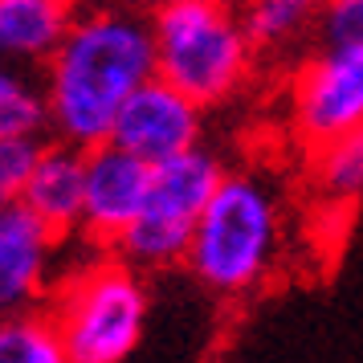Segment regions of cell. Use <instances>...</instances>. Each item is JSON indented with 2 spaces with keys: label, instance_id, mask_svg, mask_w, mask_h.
<instances>
[{
  "label": "cell",
  "instance_id": "cell-1",
  "mask_svg": "<svg viewBox=\"0 0 363 363\" xmlns=\"http://www.w3.org/2000/svg\"><path fill=\"white\" fill-rule=\"evenodd\" d=\"M45 127L69 147L111 143L118 111L155 78V45L143 9H82L45 62Z\"/></svg>",
  "mask_w": 363,
  "mask_h": 363
},
{
  "label": "cell",
  "instance_id": "cell-2",
  "mask_svg": "<svg viewBox=\"0 0 363 363\" xmlns=\"http://www.w3.org/2000/svg\"><path fill=\"white\" fill-rule=\"evenodd\" d=\"M286 249V200L257 167H229L200 213L188 274L216 298H245L274 278Z\"/></svg>",
  "mask_w": 363,
  "mask_h": 363
},
{
  "label": "cell",
  "instance_id": "cell-3",
  "mask_svg": "<svg viewBox=\"0 0 363 363\" xmlns=\"http://www.w3.org/2000/svg\"><path fill=\"white\" fill-rule=\"evenodd\" d=\"M155 78L204 111L233 102L257 74V50L237 9L213 0H155L147 9Z\"/></svg>",
  "mask_w": 363,
  "mask_h": 363
},
{
  "label": "cell",
  "instance_id": "cell-4",
  "mask_svg": "<svg viewBox=\"0 0 363 363\" xmlns=\"http://www.w3.org/2000/svg\"><path fill=\"white\" fill-rule=\"evenodd\" d=\"M147 281L118 253H94L66 269L50 294V318L69 363H127L147 330Z\"/></svg>",
  "mask_w": 363,
  "mask_h": 363
},
{
  "label": "cell",
  "instance_id": "cell-5",
  "mask_svg": "<svg viewBox=\"0 0 363 363\" xmlns=\"http://www.w3.org/2000/svg\"><path fill=\"white\" fill-rule=\"evenodd\" d=\"M225 160L213 147H192L184 155H172L164 164L151 167V188L143 200V213L135 216V225L123 233L111 253H118L127 265L139 274L151 269H172L184 265L192 233H196L200 213L208 208L216 184L225 180Z\"/></svg>",
  "mask_w": 363,
  "mask_h": 363
},
{
  "label": "cell",
  "instance_id": "cell-6",
  "mask_svg": "<svg viewBox=\"0 0 363 363\" xmlns=\"http://www.w3.org/2000/svg\"><path fill=\"white\" fill-rule=\"evenodd\" d=\"M290 131L306 151H318L363 127V45L311 50L290 74L286 94Z\"/></svg>",
  "mask_w": 363,
  "mask_h": 363
},
{
  "label": "cell",
  "instance_id": "cell-7",
  "mask_svg": "<svg viewBox=\"0 0 363 363\" xmlns=\"http://www.w3.org/2000/svg\"><path fill=\"white\" fill-rule=\"evenodd\" d=\"M62 241L66 237L37 220L25 204L0 208V318L41 311V302H50L62 278Z\"/></svg>",
  "mask_w": 363,
  "mask_h": 363
},
{
  "label": "cell",
  "instance_id": "cell-8",
  "mask_svg": "<svg viewBox=\"0 0 363 363\" xmlns=\"http://www.w3.org/2000/svg\"><path fill=\"white\" fill-rule=\"evenodd\" d=\"M111 143L155 167L204 143V106L167 86L164 78H151L118 111Z\"/></svg>",
  "mask_w": 363,
  "mask_h": 363
},
{
  "label": "cell",
  "instance_id": "cell-9",
  "mask_svg": "<svg viewBox=\"0 0 363 363\" xmlns=\"http://www.w3.org/2000/svg\"><path fill=\"white\" fill-rule=\"evenodd\" d=\"M151 188V164L123 151L118 143H99L86 151V192H82V233L94 249H115L123 233L143 213Z\"/></svg>",
  "mask_w": 363,
  "mask_h": 363
},
{
  "label": "cell",
  "instance_id": "cell-10",
  "mask_svg": "<svg viewBox=\"0 0 363 363\" xmlns=\"http://www.w3.org/2000/svg\"><path fill=\"white\" fill-rule=\"evenodd\" d=\"M82 192H86V151L69 147V143H41L25 196L21 204L45 220L57 237H69L82 225Z\"/></svg>",
  "mask_w": 363,
  "mask_h": 363
},
{
  "label": "cell",
  "instance_id": "cell-11",
  "mask_svg": "<svg viewBox=\"0 0 363 363\" xmlns=\"http://www.w3.org/2000/svg\"><path fill=\"white\" fill-rule=\"evenodd\" d=\"M74 0H0V62L45 66L78 21Z\"/></svg>",
  "mask_w": 363,
  "mask_h": 363
},
{
  "label": "cell",
  "instance_id": "cell-12",
  "mask_svg": "<svg viewBox=\"0 0 363 363\" xmlns=\"http://www.w3.org/2000/svg\"><path fill=\"white\" fill-rule=\"evenodd\" d=\"M323 0H249L241 9L245 33L257 57H286L318 37Z\"/></svg>",
  "mask_w": 363,
  "mask_h": 363
},
{
  "label": "cell",
  "instance_id": "cell-13",
  "mask_svg": "<svg viewBox=\"0 0 363 363\" xmlns=\"http://www.w3.org/2000/svg\"><path fill=\"white\" fill-rule=\"evenodd\" d=\"M311 180L314 192L335 208L363 200V127L311 151Z\"/></svg>",
  "mask_w": 363,
  "mask_h": 363
},
{
  "label": "cell",
  "instance_id": "cell-14",
  "mask_svg": "<svg viewBox=\"0 0 363 363\" xmlns=\"http://www.w3.org/2000/svg\"><path fill=\"white\" fill-rule=\"evenodd\" d=\"M0 363H69L50 311L0 318Z\"/></svg>",
  "mask_w": 363,
  "mask_h": 363
},
{
  "label": "cell",
  "instance_id": "cell-15",
  "mask_svg": "<svg viewBox=\"0 0 363 363\" xmlns=\"http://www.w3.org/2000/svg\"><path fill=\"white\" fill-rule=\"evenodd\" d=\"M45 127V99L29 74L0 62V135H41Z\"/></svg>",
  "mask_w": 363,
  "mask_h": 363
},
{
  "label": "cell",
  "instance_id": "cell-16",
  "mask_svg": "<svg viewBox=\"0 0 363 363\" xmlns=\"http://www.w3.org/2000/svg\"><path fill=\"white\" fill-rule=\"evenodd\" d=\"M37 155H41L37 135H0V208L21 204Z\"/></svg>",
  "mask_w": 363,
  "mask_h": 363
},
{
  "label": "cell",
  "instance_id": "cell-17",
  "mask_svg": "<svg viewBox=\"0 0 363 363\" xmlns=\"http://www.w3.org/2000/svg\"><path fill=\"white\" fill-rule=\"evenodd\" d=\"M318 41L323 45H363V0H323Z\"/></svg>",
  "mask_w": 363,
  "mask_h": 363
},
{
  "label": "cell",
  "instance_id": "cell-18",
  "mask_svg": "<svg viewBox=\"0 0 363 363\" xmlns=\"http://www.w3.org/2000/svg\"><path fill=\"white\" fill-rule=\"evenodd\" d=\"M78 9H139V0H74Z\"/></svg>",
  "mask_w": 363,
  "mask_h": 363
},
{
  "label": "cell",
  "instance_id": "cell-19",
  "mask_svg": "<svg viewBox=\"0 0 363 363\" xmlns=\"http://www.w3.org/2000/svg\"><path fill=\"white\" fill-rule=\"evenodd\" d=\"M213 4H225V9H237V13H241V9H245L249 0H213Z\"/></svg>",
  "mask_w": 363,
  "mask_h": 363
}]
</instances>
